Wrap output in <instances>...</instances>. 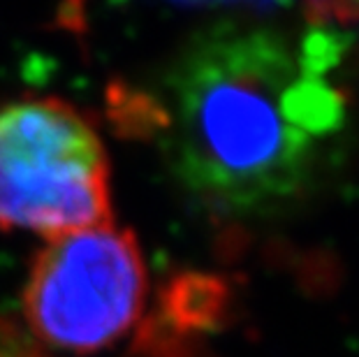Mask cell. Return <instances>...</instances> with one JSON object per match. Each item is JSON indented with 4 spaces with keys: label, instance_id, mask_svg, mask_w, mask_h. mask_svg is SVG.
<instances>
[{
    "label": "cell",
    "instance_id": "cell-1",
    "mask_svg": "<svg viewBox=\"0 0 359 357\" xmlns=\"http://www.w3.org/2000/svg\"><path fill=\"white\" fill-rule=\"evenodd\" d=\"M304 67L276 30L223 21L165 77L167 154L183 186L232 214H266L309 191L323 142L294 121Z\"/></svg>",
    "mask_w": 359,
    "mask_h": 357
},
{
    "label": "cell",
    "instance_id": "cell-2",
    "mask_svg": "<svg viewBox=\"0 0 359 357\" xmlns=\"http://www.w3.org/2000/svg\"><path fill=\"white\" fill-rule=\"evenodd\" d=\"M111 223L109 163L86 116L58 97L0 107V227L60 237Z\"/></svg>",
    "mask_w": 359,
    "mask_h": 357
},
{
    "label": "cell",
    "instance_id": "cell-3",
    "mask_svg": "<svg viewBox=\"0 0 359 357\" xmlns=\"http://www.w3.org/2000/svg\"><path fill=\"white\" fill-rule=\"evenodd\" d=\"M147 264L130 230L102 223L49 239L24 290L30 330L47 346L90 355L133 328L147 297Z\"/></svg>",
    "mask_w": 359,
    "mask_h": 357
},
{
    "label": "cell",
    "instance_id": "cell-4",
    "mask_svg": "<svg viewBox=\"0 0 359 357\" xmlns=\"http://www.w3.org/2000/svg\"><path fill=\"white\" fill-rule=\"evenodd\" d=\"M0 357H47L40 346L7 318H0Z\"/></svg>",
    "mask_w": 359,
    "mask_h": 357
}]
</instances>
